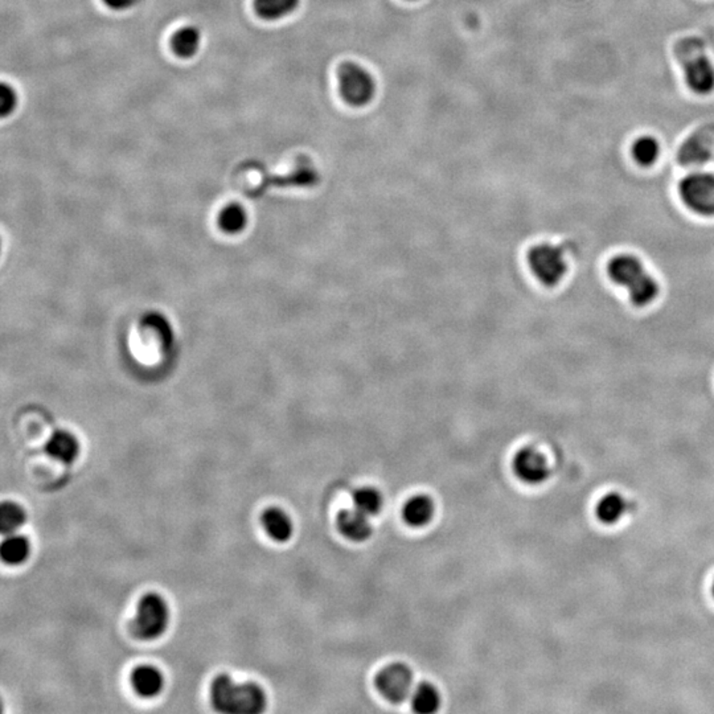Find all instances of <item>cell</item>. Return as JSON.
I'll return each mask as SVG.
<instances>
[{
	"label": "cell",
	"instance_id": "cell-1",
	"mask_svg": "<svg viewBox=\"0 0 714 714\" xmlns=\"http://www.w3.org/2000/svg\"><path fill=\"white\" fill-rule=\"evenodd\" d=\"M211 702L217 712L229 714H259L267 707L265 692L257 684H237L228 675L214 679Z\"/></svg>",
	"mask_w": 714,
	"mask_h": 714
},
{
	"label": "cell",
	"instance_id": "cell-2",
	"mask_svg": "<svg viewBox=\"0 0 714 714\" xmlns=\"http://www.w3.org/2000/svg\"><path fill=\"white\" fill-rule=\"evenodd\" d=\"M608 273L614 283L628 290L631 303L636 307L649 305L659 295L656 279L644 270L643 264L636 257L630 254L614 257L609 262Z\"/></svg>",
	"mask_w": 714,
	"mask_h": 714
},
{
	"label": "cell",
	"instance_id": "cell-3",
	"mask_svg": "<svg viewBox=\"0 0 714 714\" xmlns=\"http://www.w3.org/2000/svg\"><path fill=\"white\" fill-rule=\"evenodd\" d=\"M525 259L531 274L547 287L560 284L568 271L565 252L553 244L539 243L531 246Z\"/></svg>",
	"mask_w": 714,
	"mask_h": 714
},
{
	"label": "cell",
	"instance_id": "cell-4",
	"mask_svg": "<svg viewBox=\"0 0 714 714\" xmlns=\"http://www.w3.org/2000/svg\"><path fill=\"white\" fill-rule=\"evenodd\" d=\"M170 610L167 603L155 593L144 595L136 606V616L131 624L134 635L142 640H154L167 630Z\"/></svg>",
	"mask_w": 714,
	"mask_h": 714
},
{
	"label": "cell",
	"instance_id": "cell-5",
	"mask_svg": "<svg viewBox=\"0 0 714 714\" xmlns=\"http://www.w3.org/2000/svg\"><path fill=\"white\" fill-rule=\"evenodd\" d=\"M340 94L347 104L353 106H364L372 101L376 93V84L369 72L357 64H343L338 72Z\"/></svg>",
	"mask_w": 714,
	"mask_h": 714
},
{
	"label": "cell",
	"instance_id": "cell-6",
	"mask_svg": "<svg viewBox=\"0 0 714 714\" xmlns=\"http://www.w3.org/2000/svg\"><path fill=\"white\" fill-rule=\"evenodd\" d=\"M679 192L681 200L691 211L702 216H714L713 174H691L681 180Z\"/></svg>",
	"mask_w": 714,
	"mask_h": 714
},
{
	"label": "cell",
	"instance_id": "cell-7",
	"mask_svg": "<svg viewBox=\"0 0 714 714\" xmlns=\"http://www.w3.org/2000/svg\"><path fill=\"white\" fill-rule=\"evenodd\" d=\"M376 686L386 700L399 704L413 694L412 671L404 664L389 665L378 673Z\"/></svg>",
	"mask_w": 714,
	"mask_h": 714
},
{
	"label": "cell",
	"instance_id": "cell-8",
	"mask_svg": "<svg viewBox=\"0 0 714 714\" xmlns=\"http://www.w3.org/2000/svg\"><path fill=\"white\" fill-rule=\"evenodd\" d=\"M167 329V324H166V322L160 321V318H157V316H150L149 318L147 316L134 332L136 334L134 335L136 353H139V355H142V353H149V355L158 353H162V350L154 343H160L165 347H168V342H171L168 331L160 334V332Z\"/></svg>",
	"mask_w": 714,
	"mask_h": 714
},
{
	"label": "cell",
	"instance_id": "cell-9",
	"mask_svg": "<svg viewBox=\"0 0 714 714\" xmlns=\"http://www.w3.org/2000/svg\"><path fill=\"white\" fill-rule=\"evenodd\" d=\"M514 470L523 482L539 485L549 477L547 459L535 447H524L515 455Z\"/></svg>",
	"mask_w": 714,
	"mask_h": 714
},
{
	"label": "cell",
	"instance_id": "cell-10",
	"mask_svg": "<svg viewBox=\"0 0 714 714\" xmlns=\"http://www.w3.org/2000/svg\"><path fill=\"white\" fill-rule=\"evenodd\" d=\"M686 80L695 93L708 94L714 89V66L710 58L699 56L686 66Z\"/></svg>",
	"mask_w": 714,
	"mask_h": 714
},
{
	"label": "cell",
	"instance_id": "cell-11",
	"mask_svg": "<svg viewBox=\"0 0 714 714\" xmlns=\"http://www.w3.org/2000/svg\"><path fill=\"white\" fill-rule=\"evenodd\" d=\"M131 686L139 696L151 699L162 692L165 679L158 668L152 665H141L133 671Z\"/></svg>",
	"mask_w": 714,
	"mask_h": 714
},
{
	"label": "cell",
	"instance_id": "cell-12",
	"mask_svg": "<svg viewBox=\"0 0 714 714\" xmlns=\"http://www.w3.org/2000/svg\"><path fill=\"white\" fill-rule=\"evenodd\" d=\"M48 455L61 463L69 464L76 461L80 454V444L76 437L69 431H56L48 439L45 446Z\"/></svg>",
	"mask_w": 714,
	"mask_h": 714
},
{
	"label": "cell",
	"instance_id": "cell-13",
	"mask_svg": "<svg viewBox=\"0 0 714 714\" xmlns=\"http://www.w3.org/2000/svg\"><path fill=\"white\" fill-rule=\"evenodd\" d=\"M338 528L343 536L353 541H364L372 533V527H370L367 515L361 514L356 508L353 511H343L339 515Z\"/></svg>",
	"mask_w": 714,
	"mask_h": 714
},
{
	"label": "cell",
	"instance_id": "cell-14",
	"mask_svg": "<svg viewBox=\"0 0 714 714\" xmlns=\"http://www.w3.org/2000/svg\"><path fill=\"white\" fill-rule=\"evenodd\" d=\"M631 504L619 493H609L597 506V516L603 524H617L630 511Z\"/></svg>",
	"mask_w": 714,
	"mask_h": 714
},
{
	"label": "cell",
	"instance_id": "cell-15",
	"mask_svg": "<svg viewBox=\"0 0 714 714\" xmlns=\"http://www.w3.org/2000/svg\"><path fill=\"white\" fill-rule=\"evenodd\" d=\"M262 525L274 541L284 542L292 535V523L279 508H268L262 515Z\"/></svg>",
	"mask_w": 714,
	"mask_h": 714
},
{
	"label": "cell",
	"instance_id": "cell-16",
	"mask_svg": "<svg viewBox=\"0 0 714 714\" xmlns=\"http://www.w3.org/2000/svg\"><path fill=\"white\" fill-rule=\"evenodd\" d=\"M434 515V504L428 496H415L404 508V519L412 527H423Z\"/></svg>",
	"mask_w": 714,
	"mask_h": 714
},
{
	"label": "cell",
	"instance_id": "cell-17",
	"mask_svg": "<svg viewBox=\"0 0 714 714\" xmlns=\"http://www.w3.org/2000/svg\"><path fill=\"white\" fill-rule=\"evenodd\" d=\"M31 552V545L28 539L21 535H8L0 547V555L3 563L8 565H20L28 558Z\"/></svg>",
	"mask_w": 714,
	"mask_h": 714
},
{
	"label": "cell",
	"instance_id": "cell-18",
	"mask_svg": "<svg viewBox=\"0 0 714 714\" xmlns=\"http://www.w3.org/2000/svg\"><path fill=\"white\" fill-rule=\"evenodd\" d=\"M201 36L195 27H185L174 35L171 47L176 56L182 58H190L198 52Z\"/></svg>",
	"mask_w": 714,
	"mask_h": 714
},
{
	"label": "cell",
	"instance_id": "cell-19",
	"mask_svg": "<svg viewBox=\"0 0 714 714\" xmlns=\"http://www.w3.org/2000/svg\"><path fill=\"white\" fill-rule=\"evenodd\" d=\"M299 0H254V10L265 20H278L294 12Z\"/></svg>",
	"mask_w": 714,
	"mask_h": 714
},
{
	"label": "cell",
	"instance_id": "cell-20",
	"mask_svg": "<svg viewBox=\"0 0 714 714\" xmlns=\"http://www.w3.org/2000/svg\"><path fill=\"white\" fill-rule=\"evenodd\" d=\"M27 514L23 507L13 501H4L0 506V532L4 536L13 535L23 527Z\"/></svg>",
	"mask_w": 714,
	"mask_h": 714
},
{
	"label": "cell",
	"instance_id": "cell-21",
	"mask_svg": "<svg viewBox=\"0 0 714 714\" xmlns=\"http://www.w3.org/2000/svg\"><path fill=\"white\" fill-rule=\"evenodd\" d=\"M441 704L438 691L431 684H421L412 695V707L415 712L431 714L437 712Z\"/></svg>",
	"mask_w": 714,
	"mask_h": 714
},
{
	"label": "cell",
	"instance_id": "cell-22",
	"mask_svg": "<svg viewBox=\"0 0 714 714\" xmlns=\"http://www.w3.org/2000/svg\"><path fill=\"white\" fill-rule=\"evenodd\" d=\"M659 144L652 136H644L633 144V157L640 166H651L659 158Z\"/></svg>",
	"mask_w": 714,
	"mask_h": 714
},
{
	"label": "cell",
	"instance_id": "cell-23",
	"mask_svg": "<svg viewBox=\"0 0 714 714\" xmlns=\"http://www.w3.org/2000/svg\"><path fill=\"white\" fill-rule=\"evenodd\" d=\"M219 224L224 232L237 233L245 228V209L238 204H230L220 212Z\"/></svg>",
	"mask_w": 714,
	"mask_h": 714
},
{
	"label": "cell",
	"instance_id": "cell-24",
	"mask_svg": "<svg viewBox=\"0 0 714 714\" xmlns=\"http://www.w3.org/2000/svg\"><path fill=\"white\" fill-rule=\"evenodd\" d=\"M353 504L357 511L367 516H373L380 511L383 507V498L377 491L373 488L364 487L355 491L353 493Z\"/></svg>",
	"mask_w": 714,
	"mask_h": 714
},
{
	"label": "cell",
	"instance_id": "cell-25",
	"mask_svg": "<svg viewBox=\"0 0 714 714\" xmlns=\"http://www.w3.org/2000/svg\"><path fill=\"white\" fill-rule=\"evenodd\" d=\"M18 104V97H16L15 90L10 85L3 84L0 88V114L2 117H7Z\"/></svg>",
	"mask_w": 714,
	"mask_h": 714
},
{
	"label": "cell",
	"instance_id": "cell-26",
	"mask_svg": "<svg viewBox=\"0 0 714 714\" xmlns=\"http://www.w3.org/2000/svg\"><path fill=\"white\" fill-rule=\"evenodd\" d=\"M134 2H136V0H104L107 7L115 11L128 10V8H130L131 5L134 4Z\"/></svg>",
	"mask_w": 714,
	"mask_h": 714
},
{
	"label": "cell",
	"instance_id": "cell-27",
	"mask_svg": "<svg viewBox=\"0 0 714 714\" xmlns=\"http://www.w3.org/2000/svg\"><path fill=\"white\" fill-rule=\"evenodd\" d=\"M713 594H714V584H713Z\"/></svg>",
	"mask_w": 714,
	"mask_h": 714
}]
</instances>
